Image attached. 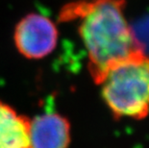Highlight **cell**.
I'll return each mask as SVG.
<instances>
[{
	"label": "cell",
	"instance_id": "6da1fadb",
	"mask_svg": "<svg viewBox=\"0 0 149 148\" xmlns=\"http://www.w3.org/2000/svg\"><path fill=\"white\" fill-rule=\"evenodd\" d=\"M123 10L124 0H82L66 4L59 14L60 21L79 20L88 71L97 85L116 65L144 54Z\"/></svg>",
	"mask_w": 149,
	"mask_h": 148
},
{
	"label": "cell",
	"instance_id": "7a4b0ae2",
	"mask_svg": "<svg viewBox=\"0 0 149 148\" xmlns=\"http://www.w3.org/2000/svg\"><path fill=\"white\" fill-rule=\"evenodd\" d=\"M116 117L141 119L149 112V57L141 54L116 65L99 84Z\"/></svg>",
	"mask_w": 149,
	"mask_h": 148
},
{
	"label": "cell",
	"instance_id": "3957f363",
	"mask_svg": "<svg viewBox=\"0 0 149 148\" xmlns=\"http://www.w3.org/2000/svg\"><path fill=\"white\" fill-rule=\"evenodd\" d=\"M59 40L56 23L46 15L30 13L15 25L14 43L24 58L42 60L55 50Z\"/></svg>",
	"mask_w": 149,
	"mask_h": 148
},
{
	"label": "cell",
	"instance_id": "277c9868",
	"mask_svg": "<svg viewBox=\"0 0 149 148\" xmlns=\"http://www.w3.org/2000/svg\"><path fill=\"white\" fill-rule=\"evenodd\" d=\"M71 127L68 119L49 112L30 118L31 148H68Z\"/></svg>",
	"mask_w": 149,
	"mask_h": 148
},
{
	"label": "cell",
	"instance_id": "5b68a950",
	"mask_svg": "<svg viewBox=\"0 0 149 148\" xmlns=\"http://www.w3.org/2000/svg\"><path fill=\"white\" fill-rule=\"evenodd\" d=\"M0 148H31L30 118L1 100Z\"/></svg>",
	"mask_w": 149,
	"mask_h": 148
},
{
	"label": "cell",
	"instance_id": "8992f818",
	"mask_svg": "<svg viewBox=\"0 0 149 148\" xmlns=\"http://www.w3.org/2000/svg\"><path fill=\"white\" fill-rule=\"evenodd\" d=\"M131 28L139 46L146 55V52H149V17L142 18Z\"/></svg>",
	"mask_w": 149,
	"mask_h": 148
}]
</instances>
